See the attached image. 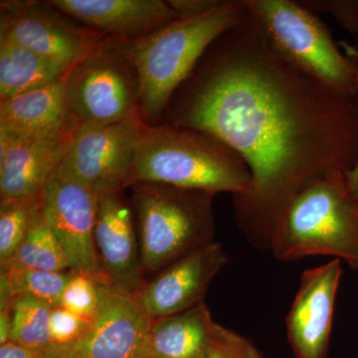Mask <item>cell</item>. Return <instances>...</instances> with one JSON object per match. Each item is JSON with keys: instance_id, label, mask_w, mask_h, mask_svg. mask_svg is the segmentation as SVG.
<instances>
[{"instance_id": "cell-1", "label": "cell", "mask_w": 358, "mask_h": 358, "mask_svg": "<svg viewBox=\"0 0 358 358\" xmlns=\"http://www.w3.org/2000/svg\"><path fill=\"white\" fill-rule=\"evenodd\" d=\"M160 122L211 134L243 160L252 187L233 196L235 216L259 246L294 192L358 164V94L285 60L249 13L207 49Z\"/></svg>"}, {"instance_id": "cell-2", "label": "cell", "mask_w": 358, "mask_h": 358, "mask_svg": "<svg viewBox=\"0 0 358 358\" xmlns=\"http://www.w3.org/2000/svg\"><path fill=\"white\" fill-rule=\"evenodd\" d=\"M265 247L278 260L331 256L358 270V199L333 171L294 193L275 216Z\"/></svg>"}, {"instance_id": "cell-3", "label": "cell", "mask_w": 358, "mask_h": 358, "mask_svg": "<svg viewBox=\"0 0 358 358\" xmlns=\"http://www.w3.org/2000/svg\"><path fill=\"white\" fill-rule=\"evenodd\" d=\"M138 182L245 196L251 190L252 176L239 155L215 136L160 122L148 126L126 188Z\"/></svg>"}, {"instance_id": "cell-4", "label": "cell", "mask_w": 358, "mask_h": 358, "mask_svg": "<svg viewBox=\"0 0 358 358\" xmlns=\"http://www.w3.org/2000/svg\"><path fill=\"white\" fill-rule=\"evenodd\" d=\"M247 16L242 0H223L203 15L178 18L143 38L127 41L140 78L143 121L148 124L162 122L171 98L207 49Z\"/></svg>"}, {"instance_id": "cell-5", "label": "cell", "mask_w": 358, "mask_h": 358, "mask_svg": "<svg viewBox=\"0 0 358 358\" xmlns=\"http://www.w3.org/2000/svg\"><path fill=\"white\" fill-rule=\"evenodd\" d=\"M129 188L145 272L159 273L214 241V193L154 182Z\"/></svg>"}, {"instance_id": "cell-6", "label": "cell", "mask_w": 358, "mask_h": 358, "mask_svg": "<svg viewBox=\"0 0 358 358\" xmlns=\"http://www.w3.org/2000/svg\"><path fill=\"white\" fill-rule=\"evenodd\" d=\"M279 55L331 89L358 94L352 61L317 14L294 0H242Z\"/></svg>"}, {"instance_id": "cell-7", "label": "cell", "mask_w": 358, "mask_h": 358, "mask_svg": "<svg viewBox=\"0 0 358 358\" xmlns=\"http://www.w3.org/2000/svg\"><path fill=\"white\" fill-rule=\"evenodd\" d=\"M64 90L78 127L105 126L140 113V78L122 40L105 37L68 70Z\"/></svg>"}, {"instance_id": "cell-8", "label": "cell", "mask_w": 358, "mask_h": 358, "mask_svg": "<svg viewBox=\"0 0 358 358\" xmlns=\"http://www.w3.org/2000/svg\"><path fill=\"white\" fill-rule=\"evenodd\" d=\"M148 126L136 113L105 126L78 127L59 169L96 192L126 189L136 150Z\"/></svg>"}, {"instance_id": "cell-9", "label": "cell", "mask_w": 358, "mask_h": 358, "mask_svg": "<svg viewBox=\"0 0 358 358\" xmlns=\"http://www.w3.org/2000/svg\"><path fill=\"white\" fill-rule=\"evenodd\" d=\"M40 201L70 270L96 282L109 284L95 245L98 192L58 166L45 186Z\"/></svg>"}, {"instance_id": "cell-10", "label": "cell", "mask_w": 358, "mask_h": 358, "mask_svg": "<svg viewBox=\"0 0 358 358\" xmlns=\"http://www.w3.org/2000/svg\"><path fill=\"white\" fill-rule=\"evenodd\" d=\"M70 20L46 1H1L0 38L71 68L105 36Z\"/></svg>"}, {"instance_id": "cell-11", "label": "cell", "mask_w": 358, "mask_h": 358, "mask_svg": "<svg viewBox=\"0 0 358 358\" xmlns=\"http://www.w3.org/2000/svg\"><path fill=\"white\" fill-rule=\"evenodd\" d=\"M99 303L89 331L59 358H143L154 319L133 294L98 282Z\"/></svg>"}, {"instance_id": "cell-12", "label": "cell", "mask_w": 358, "mask_h": 358, "mask_svg": "<svg viewBox=\"0 0 358 358\" xmlns=\"http://www.w3.org/2000/svg\"><path fill=\"white\" fill-rule=\"evenodd\" d=\"M96 254L110 286L136 294L145 284L136 217L124 188L98 192Z\"/></svg>"}, {"instance_id": "cell-13", "label": "cell", "mask_w": 358, "mask_h": 358, "mask_svg": "<svg viewBox=\"0 0 358 358\" xmlns=\"http://www.w3.org/2000/svg\"><path fill=\"white\" fill-rule=\"evenodd\" d=\"M227 262L222 245L211 242L162 268L134 296L154 320L185 312L204 301L212 280Z\"/></svg>"}, {"instance_id": "cell-14", "label": "cell", "mask_w": 358, "mask_h": 358, "mask_svg": "<svg viewBox=\"0 0 358 358\" xmlns=\"http://www.w3.org/2000/svg\"><path fill=\"white\" fill-rule=\"evenodd\" d=\"M341 275L338 259L301 274L286 320L289 343L296 358H327Z\"/></svg>"}, {"instance_id": "cell-15", "label": "cell", "mask_w": 358, "mask_h": 358, "mask_svg": "<svg viewBox=\"0 0 358 358\" xmlns=\"http://www.w3.org/2000/svg\"><path fill=\"white\" fill-rule=\"evenodd\" d=\"M68 17L105 37L134 41L178 20L162 0H49Z\"/></svg>"}, {"instance_id": "cell-16", "label": "cell", "mask_w": 358, "mask_h": 358, "mask_svg": "<svg viewBox=\"0 0 358 358\" xmlns=\"http://www.w3.org/2000/svg\"><path fill=\"white\" fill-rule=\"evenodd\" d=\"M75 131L51 136L13 134L6 159L0 162V202L39 199L64 159Z\"/></svg>"}, {"instance_id": "cell-17", "label": "cell", "mask_w": 358, "mask_h": 358, "mask_svg": "<svg viewBox=\"0 0 358 358\" xmlns=\"http://www.w3.org/2000/svg\"><path fill=\"white\" fill-rule=\"evenodd\" d=\"M0 128L15 136H51L76 131L77 122L66 103L64 77L0 100Z\"/></svg>"}, {"instance_id": "cell-18", "label": "cell", "mask_w": 358, "mask_h": 358, "mask_svg": "<svg viewBox=\"0 0 358 358\" xmlns=\"http://www.w3.org/2000/svg\"><path fill=\"white\" fill-rule=\"evenodd\" d=\"M215 322L204 301L154 320L143 358H207Z\"/></svg>"}, {"instance_id": "cell-19", "label": "cell", "mask_w": 358, "mask_h": 358, "mask_svg": "<svg viewBox=\"0 0 358 358\" xmlns=\"http://www.w3.org/2000/svg\"><path fill=\"white\" fill-rule=\"evenodd\" d=\"M69 69L10 40L0 38V100L54 83Z\"/></svg>"}, {"instance_id": "cell-20", "label": "cell", "mask_w": 358, "mask_h": 358, "mask_svg": "<svg viewBox=\"0 0 358 358\" xmlns=\"http://www.w3.org/2000/svg\"><path fill=\"white\" fill-rule=\"evenodd\" d=\"M14 268H32L52 272L70 270L62 247L45 218L41 201L33 212L27 232L10 263L1 271Z\"/></svg>"}, {"instance_id": "cell-21", "label": "cell", "mask_w": 358, "mask_h": 358, "mask_svg": "<svg viewBox=\"0 0 358 358\" xmlns=\"http://www.w3.org/2000/svg\"><path fill=\"white\" fill-rule=\"evenodd\" d=\"M52 310L46 303L31 296L13 298L9 341L33 350H47L54 346L50 331Z\"/></svg>"}, {"instance_id": "cell-22", "label": "cell", "mask_w": 358, "mask_h": 358, "mask_svg": "<svg viewBox=\"0 0 358 358\" xmlns=\"http://www.w3.org/2000/svg\"><path fill=\"white\" fill-rule=\"evenodd\" d=\"M74 271L52 272V271L14 268L1 271L2 277L8 285L11 296H31L49 307L60 306L61 296Z\"/></svg>"}, {"instance_id": "cell-23", "label": "cell", "mask_w": 358, "mask_h": 358, "mask_svg": "<svg viewBox=\"0 0 358 358\" xmlns=\"http://www.w3.org/2000/svg\"><path fill=\"white\" fill-rule=\"evenodd\" d=\"M39 201L40 199L0 202V270L10 263Z\"/></svg>"}, {"instance_id": "cell-24", "label": "cell", "mask_w": 358, "mask_h": 358, "mask_svg": "<svg viewBox=\"0 0 358 358\" xmlns=\"http://www.w3.org/2000/svg\"><path fill=\"white\" fill-rule=\"evenodd\" d=\"M98 303V282L92 278L74 272L63 292L59 307L84 319L93 320Z\"/></svg>"}, {"instance_id": "cell-25", "label": "cell", "mask_w": 358, "mask_h": 358, "mask_svg": "<svg viewBox=\"0 0 358 358\" xmlns=\"http://www.w3.org/2000/svg\"><path fill=\"white\" fill-rule=\"evenodd\" d=\"M207 358H265L250 339L216 324Z\"/></svg>"}, {"instance_id": "cell-26", "label": "cell", "mask_w": 358, "mask_h": 358, "mask_svg": "<svg viewBox=\"0 0 358 358\" xmlns=\"http://www.w3.org/2000/svg\"><path fill=\"white\" fill-rule=\"evenodd\" d=\"M92 320L57 307L52 310L50 331L52 345L64 348L80 341L91 327Z\"/></svg>"}, {"instance_id": "cell-27", "label": "cell", "mask_w": 358, "mask_h": 358, "mask_svg": "<svg viewBox=\"0 0 358 358\" xmlns=\"http://www.w3.org/2000/svg\"><path fill=\"white\" fill-rule=\"evenodd\" d=\"M312 13H327L352 34H358V0H301Z\"/></svg>"}, {"instance_id": "cell-28", "label": "cell", "mask_w": 358, "mask_h": 358, "mask_svg": "<svg viewBox=\"0 0 358 358\" xmlns=\"http://www.w3.org/2000/svg\"><path fill=\"white\" fill-rule=\"evenodd\" d=\"M222 2L223 0H169L167 3L179 18H192L213 10Z\"/></svg>"}, {"instance_id": "cell-29", "label": "cell", "mask_w": 358, "mask_h": 358, "mask_svg": "<svg viewBox=\"0 0 358 358\" xmlns=\"http://www.w3.org/2000/svg\"><path fill=\"white\" fill-rule=\"evenodd\" d=\"M60 348L52 346L47 350H33L9 341L0 345V358H59Z\"/></svg>"}, {"instance_id": "cell-30", "label": "cell", "mask_w": 358, "mask_h": 358, "mask_svg": "<svg viewBox=\"0 0 358 358\" xmlns=\"http://www.w3.org/2000/svg\"><path fill=\"white\" fill-rule=\"evenodd\" d=\"M348 56V55H346ZM352 61L353 72L355 75V82H357V88L358 91V59L348 56ZM346 181H348V187L352 192L353 196L358 199V164L353 167L352 171L345 173Z\"/></svg>"}, {"instance_id": "cell-31", "label": "cell", "mask_w": 358, "mask_h": 358, "mask_svg": "<svg viewBox=\"0 0 358 358\" xmlns=\"http://www.w3.org/2000/svg\"><path fill=\"white\" fill-rule=\"evenodd\" d=\"M338 46L345 55L352 56V57L358 59V34L355 35V40L353 44L341 41L338 42Z\"/></svg>"}]
</instances>
